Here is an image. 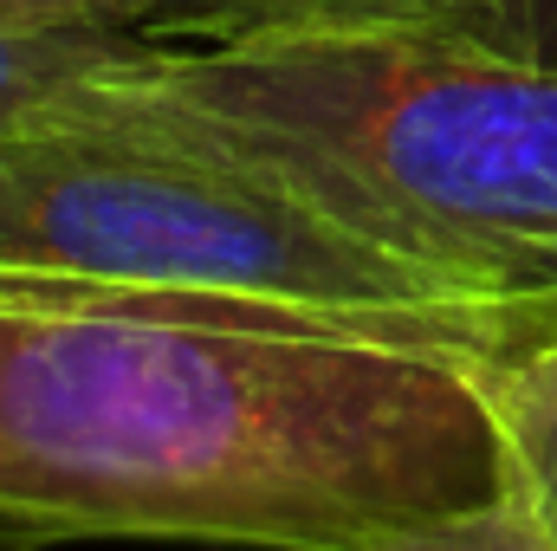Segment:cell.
Instances as JSON below:
<instances>
[{
	"label": "cell",
	"mask_w": 557,
	"mask_h": 551,
	"mask_svg": "<svg viewBox=\"0 0 557 551\" xmlns=\"http://www.w3.org/2000/svg\"><path fill=\"white\" fill-rule=\"evenodd\" d=\"M486 364L0 298V551H376L512 493Z\"/></svg>",
	"instance_id": "cell-1"
},
{
	"label": "cell",
	"mask_w": 557,
	"mask_h": 551,
	"mask_svg": "<svg viewBox=\"0 0 557 551\" xmlns=\"http://www.w3.org/2000/svg\"><path fill=\"white\" fill-rule=\"evenodd\" d=\"M59 105L208 149L499 298H557V72L447 26L143 46Z\"/></svg>",
	"instance_id": "cell-2"
},
{
	"label": "cell",
	"mask_w": 557,
	"mask_h": 551,
	"mask_svg": "<svg viewBox=\"0 0 557 551\" xmlns=\"http://www.w3.org/2000/svg\"><path fill=\"white\" fill-rule=\"evenodd\" d=\"M0 298L137 305L499 364L557 298H499L208 149L72 111L0 118Z\"/></svg>",
	"instance_id": "cell-3"
},
{
	"label": "cell",
	"mask_w": 557,
	"mask_h": 551,
	"mask_svg": "<svg viewBox=\"0 0 557 551\" xmlns=\"http://www.w3.org/2000/svg\"><path fill=\"white\" fill-rule=\"evenodd\" d=\"M447 0H137L124 33L137 46H247L292 33L357 26H434Z\"/></svg>",
	"instance_id": "cell-4"
},
{
	"label": "cell",
	"mask_w": 557,
	"mask_h": 551,
	"mask_svg": "<svg viewBox=\"0 0 557 551\" xmlns=\"http://www.w3.org/2000/svg\"><path fill=\"white\" fill-rule=\"evenodd\" d=\"M512 448V487L557 526V331L480 370Z\"/></svg>",
	"instance_id": "cell-5"
},
{
	"label": "cell",
	"mask_w": 557,
	"mask_h": 551,
	"mask_svg": "<svg viewBox=\"0 0 557 551\" xmlns=\"http://www.w3.org/2000/svg\"><path fill=\"white\" fill-rule=\"evenodd\" d=\"M143 52L131 33H104V26H72V33H26V26H0V118L33 111L46 98H59L65 85L91 78L111 59Z\"/></svg>",
	"instance_id": "cell-6"
},
{
	"label": "cell",
	"mask_w": 557,
	"mask_h": 551,
	"mask_svg": "<svg viewBox=\"0 0 557 551\" xmlns=\"http://www.w3.org/2000/svg\"><path fill=\"white\" fill-rule=\"evenodd\" d=\"M376 551H557V526L512 487L506 500H493L480 513H460L447 526H421V532L389 539Z\"/></svg>",
	"instance_id": "cell-7"
},
{
	"label": "cell",
	"mask_w": 557,
	"mask_h": 551,
	"mask_svg": "<svg viewBox=\"0 0 557 551\" xmlns=\"http://www.w3.org/2000/svg\"><path fill=\"white\" fill-rule=\"evenodd\" d=\"M434 26L557 72V0H447Z\"/></svg>",
	"instance_id": "cell-8"
},
{
	"label": "cell",
	"mask_w": 557,
	"mask_h": 551,
	"mask_svg": "<svg viewBox=\"0 0 557 551\" xmlns=\"http://www.w3.org/2000/svg\"><path fill=\"white\" fill-rule=\"evenodd\" d=\"M137 0H0V26H26V33H72V26H104L124 33V13Z\"/></svg>",
	"instance_id": "cell-9"
}]
</instances>
